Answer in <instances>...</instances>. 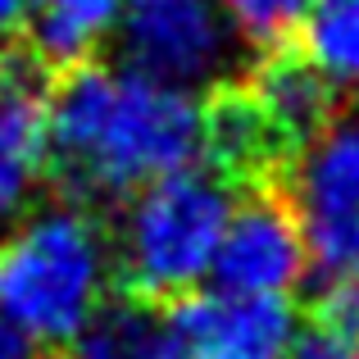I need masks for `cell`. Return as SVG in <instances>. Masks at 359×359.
<instances>
[{"label": "cell", "instance_id": "obj_1", "mask_svg": "<svg viewBox=\"0 0 359 359\" xmlns=\"http://www.w3.org/2000/svg\"><path fill=\"white\" fill-rule=\"evenodd\" d=\"M50 182L64 201H128L137 187L196 164L205 105L191 91L109 64H73L46 100Z\"/></svg>", "mask_w": 359, "mask_h": 359}, {"label": "cell", "instance_id": "obj_2", "mask_svg": "<svg viewBox=\"0 0 359 359\" xmlns=\"http://www.w3.org/2000/svg\"><path fill=\"white\" fill-rule=\"evenodd\" d=\"M114 237L91 205L55 201L0 232V314L32 346L69 337L109 300Z\"/></svg>", "mask_w": 359, "mask_h": 359}, {"label": "cell", "instance_id": "obj_3", "mask_svg": "<svg viewBox=\"0 0 359 359\" xmlns=\"http://www.w3.org/2000/svg\"><path fill=\"white\" fill-rule=\"evenodd\" d=\"M232 182L187 164L118 201L114 278L141 300H177L214 278L223 228L232 219Z\"/></svg>", "mask_w": 359, "mask_h": 359}, {"label": "cell", "instance_id": "obj_4", "mask_svg": "<svg viewBox=\"0 0 359 359\" xmlns=\"http://www.w3.org/2000/svg\"><path fill=\"white\" fill-rule=\"evenodd\" d=\"M114 41L128 69L191 96L223 87L241 55L223 0H128Z\"/></svg>", "mask_w": 359, "mask_h": 359}, {"label": "cell", "instance_id": "obj_5", "mask_svg": "<svg viewBox=\"0 0 359 359\" xmlns=\"http://www.w3.org/2000/svg\"><path fill=\"white\" fill-rule=\"evenodd\" d=\"M291 210L314 269H359V118H337L291 155Z\"/></svg>", "mask_w": 359, "mask_h": 359}, {"label": "cell", "instance_id": "obj_6", "mask_svg": "<svg viewBox=\"0 0 359 359\" xmlns=\"http://www.w3.org/2000/svg\"><path fill=\"white\" fill-rule=\"evenodd\" d=\"M300 332L287 300L191 291L159 314V359H291Z\"/></svg>", "mask_w": 359, "mask_h": 359}, {"label": "cell", "instance_id": "obj_7", "mask_svg": "<svg viewBox=\"0 0 359 359\" xmlns=\"http://www.w3.org/2000/svg\"><path fill=\"white\" fill-rule=\"evenodd\" d=\"M309 273V241L291 201L273 191H255L232 205L223 228L219 259H214V287L259 300H287Z\"/></svg>", "mask_w": 359, "mask_h": 359}, {"label": "cell", "instance_id": "obj_8", "mask_svg": "<svg viewBox=\"0 0 359 359\" xmlns=\"http://www.w3.org/2000/svg\"><path fill=\"white\" fill-rule=\"evenodd\" d=\"M46 100V60L14 41L0 46V232L32 210L36 187L50 177Z\"/></svg>", "mask_w": 359, "mask_h": 359}, {"label": "cell", "instance_id": "obj_9", "mask_svg": "<svg viewBox=\"0 0 359 359\" xmlns=\"http://www.w3.org/2000/svg\"><path fill=\"white\" fill-rule=\"evenodd\" d=\"M245 91L255 96V105L264 109V118L273 123V132L282 137V146L296 155L300 146L318 137L323 128L337 123V82L309 60L305 50H269L255 64Z\"/></svg>", "mask_w": 359, "mask_h": 359}, {"label": "cell", "instance_id": "obj_10", "mask_svg": "<svg viewBox=\"0 0 359 359\" xmlns=\"http://www.w3.org/2000/svg\"><path fill=\"white\" fill-rule=\"evenodd\" d=\"M201 159L228 182H264L282 164H291V150L255 105L245 87H223L205 105V137H201Z\"/></svg>", "mask_w": 359, "mask_h": 359}, {"label": "cell", "instance_id": "obj_11", "mask_svg": "<svg viewBox=\"0 0 359 359\" xmlns=\"http://www.w3.org/2000/svg\"><path fill=\"white\" fill-rule=\"evenodd\" d=\"M128 0H32V50L46 64H87L114 36Z\"/></svg>", "mask_w": 359, "mask_h": 359}, {"label": "cell", "instance_id": "obj_12", "mask_svg": "<svg viewBox=\"0 0 359 359\" xmlns=\"http://www.w3.org/2000/svg\"><path fill=\"white\" fill-rule=\"evenodd\" d=\"M69 359H159V314L141 296L105 300L69 337Z\"/></svg>", "mask_w": 359, "mask_h": 359}, {"label": "cell", "instance_id": "obj_13", "mask_svg": "<svg viewBox=\"0 0 359 359\" xmlns=\"http://www.w3.org/2000/svg\"><path fill=\"white\" fill-rule=\"evenodd\" d=\"M300 46L337 87H359V0H309Z\"/></svg>", "mask_w": 359, "mask_h": 359}, {"label": "cell", "instance_id": "obj_14", "mask_svg": "<svg viewBox=\"0 0 359 359\" xmlns=\"http://www.w3.org/2000/svg\"><path fill=\"white\" fill-rule=\"evenodd\" d=\"M223 14L241 46L269 55L287 50V41L305 27L309 0H223Z\"/></svg>", "mask_w": 359, "mask_h": 359}, {"label": "cell", "instance_id": "obj_15", "mask_svg": "<svg viewBox=\"0 0 359 359\" xmlns=\"http://www.w3.org/2000/svg\"><path fill=\"white\" fill-rule=\"evenodd\" d=\"M318 332L332 337L337 346L359 355V269H341V273H327L323 291H318Z\"/></svg>", "mask_w": 359, "mask_h": 359}, {"label": "cell", "instance_id": "obj_16", "mask_svg": "<svg viewBox=\"0 0 359 359\" xmlns=\"http://www.w3.org/2000/svg\"><path fill=\"white\" fill-rule=\"evenodd\" d=\"M291 359H359V355L346 351V346H337L332 337H323V332H309V337H300V341H296Z\"/></svg>", "mask_w": 359, "mask_h": 359}, {"label": "cell", "instance_id": "obj_17", "mask_svg": "<svg viewBox=\"0 0 359 359\" xmlns=\"http://www.w3.org/2000/svg\"><path fill=\"white\" fill-rule=\"evenodd\" d=\"M32 0H0V46H9L18 36V27H27Z\"/></svg>", "mask_w": 359, "mask_h": 359}, {"label": "cell", "instance_id": "obj_18", "mask_svg": "<svg viewBox=\"0 0 359 359\" xmlns=\"http://www.w3.org/2000/svg\"><path fill=\"white\" fill-rule=\"evenodd\" d=\"M36 346L27 341V332H18L5 314H0V359H32Z\"/></svg>", "mask_w": 359, "mask_h": 359}, {"label": "cell", "instance_id": "obj_19", "mask_svg": "<svg viewBox=\"0 0 359 359\" xmlns=\"http://www.w3.org/2000/svg\"><path fill=\"white\" fill-rule=\"evenodd\" d=\"M32 359H36V355H32Z\"/></svg>", "mask_w": 359, "mask_h": 359}]
</instances>
